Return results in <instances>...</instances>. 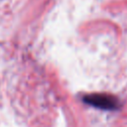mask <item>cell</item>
I'll return each instance as SVG.
<instances>
[{"label":"cell","instance_id":"1","mask_svg":"<svg viewBox=\"0 0 127 127\" xmlns=\"http://www.w3.org/2000/svg\"><path fill=\"white\" fill-rule=\"evenodd\" d=\"M83 101L89 105L104 110H115L120 105L116 97L109 94H101V93L88 94L83 97Z\"/></svg>","mask_w":127,"mask_h":127}]
</instances>
